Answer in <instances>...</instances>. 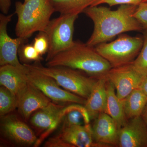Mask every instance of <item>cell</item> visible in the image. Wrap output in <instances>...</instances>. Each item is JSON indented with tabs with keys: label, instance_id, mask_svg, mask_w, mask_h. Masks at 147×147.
<instances>
[{
	"label": "cell",
	"instance_id": "cell-1",
	"mask_svg": "<svg viewBox=\"0 0 147 147\" xmlns=\"http://www.w3.org/2000/svg\"><path fill=\"white\" fill-rule=\"evenodd\" d=\"M137 6L122 5L115 10L98 5L86 9L83 13L94 24L92 33L86 43L94 47L125 32L143 30L141 24L133 16Z\"/></svg>",
	"mask_w": 147,
	"mask_h": 147
},
{
	"label": "cell",
	"instance_id": "cell-2",
	"mask_svg": "<svg viewBox=\"0 0 147 147\" xmlns=\"http://www.w3.org/2000/svg\"><path fill=\"white\" fill-rule=\"evenodd\" d=\"M46 66L70 67L84 71L96 79L106 76L113 67L95 47L76 41L70 48L46 62Z\"/></svg>",
	"mask_w": 147,
	"mask_h": 147
},
{
	"label": "cell",
	"instance_id": "cell-3",
	"mask_svg": "<svg viewBox=\"0 0 147 147\" xmlns=\"http://www.w3.org/2000/svg\"><path fill=\"white\" fill-rule=\"evenodd\" d=\"M15 9L18 18L15 34L18 37L26 40L36 32H45L55 12L51 0L16 1Z\"/></svg>",
	"mask_w": 147,
	"mask_h": 147
},
{
	"label": "cell",
	"instance_id": "cell-4",
	"mask_svg": "<svg viewBox=\"0 0 147 147\" xmlns=\"http://www.w3.org/2000/svg\"><path fill=\"white\" fill-rule=\"evenodd\" d=\"M32 67L55 79L63 89L87 99L89 96L97 79L88 77L77 69L64 66L47 67L36 62Z\"/></svg>",
	"mask_w": 147,
	"mask_h": 147
},
{
	"label": "cell",
	"instance_id": "cell-5",
	"mask_svg": "<svg viewBox=\"0 0 147 147\" xmlns=\"http://www.w3.org/2000/svg\"><path fill=\"white\" fill-rule=\"evenodd\" d=\"M143 42V38L122 34L115 40L100 43L95 48L112 67H117L132 63L142 50Z\"/></svg>",
	"mask_w": 147,
	"mask_h": 147
},
{
	"label": "cell",
	"instance_id": "cell-6",
	"mask_svg": "<svg viewBox=\"0 0 147 147\" xmlns=\"http://www.w3.org/2000/svg\"><path fill=\"white\" fill-rule=\"evenodd\" d=\"M78 15L61 14L50 20L45 32L49 41L46 62L74 45V23Z\"/></svg>",
	"mask_w": 147,
	"mask_h": 147
},
{
	"label": "cell",
	"instance_id": "cell-7",
	"mask_svg": "<svg viewBox=\"0 0 147 147\" xmlns=\"http://www.w3.org/2000/svg\"><path fill=\"white\" fill-rule=\"evenodd\" d=\"M24 64L28 68L26 74L28 81L53 102L58 104H86V99L62 88L55 79L33 68L29 64Z\"/></svg>",
	"mask_w": 147,
	"mask_h": 147
},
{
	"label": "cell",
	"instance_id": "cell-8",
	"mask_svg": "<svg viewBox=\"0 0 147 147\" xmlns=\"http://www.w3.org/2000/svg\"><path fill=\"white\" fill-rule=\"evenodd\" d=\"M0 127L2 137L13 144L30 146L37 141L32 129L16 115L7 114L1 117Z\"/></svg>",
	"mask_w": 147,
	"mask_h": 147
},
{
	"label": "cell",
	"instance_id": "cell-9",
	"mask_svg": "<svg viewBox=\"0 0 147 147\" xmlns=\"http://www.w3.org/2000/svg\"><path fill=\"white\" fill-rule=\"evenodd\" d=\"M106 77L113 84L117 96L121 100L139 88L146 78L135 69L132 63L112 67Z\"/></svg>",
	"mask_w": 147,
	"mask_h": 147
},
{
	"label": "cell",
	"instance_id": "cell-10",
	"mask_svg": "<svg viewBox=\"0 0 147 147\" xmlns=\"http://www.w3.org/2000/svg\"><path fill=\"white\" fill-rule=\"evenodd\" d=\"M13 15L0 14V66L11 65L22 67L24 64L18 60V50L27 40L18 37L13 38L9 35L7 27Z\"/></svg>",
	"mask_w": 147,
	"mask_h": 147
},
{
	"label": "cell",
	"instance_id": "cell-11",
	"mask_svg": "<svg viewBox=\"0 0 147 147\" xmlns=\"http://www.w3.org/2000/svg\"><path fill=\"white\" fill-rule=\"evenodd\" d=\"M17 96L18 112L26 121L28 120L35 112L44 108L51 102L49 98L28 81Z\"/></svg>",
	"mask_w": 147,
	"mask_h": 147
},
{
	"label": "cell",
	"instance_id": "cell-12",
	"mask_svg": "<svg viewBox=\"0 0 147 147\" xmlns=\"http://www.w3.org/2000/svg\"><path fill=\"white\" fill-rule=\"evenodd\" d=\"M120 147H147V125L142 117L130 119L119 129Z\"/></svg>",
	"mask_w": 147,
	"mask_h": 147
},
{
	"label": "cell",
	"instance_id": "cell-13",
	"mask_svg": "<svg viewBox=\"0 0 147 147\" xmlns=\"http://www.w3.org/2000/svg\"><path fill=\"white\" fill-rule=\"evenodd\" d=\"M95 119L92 127L94 142L107 147L118 146L119 128L114 119L104 112L100 113Z\"/></svg>",
	"mask_w": 147,
	"mask_h": 147
},
{
	"label": "cell",
	"instance_id": "cell-14",
	"mask_svg": "<svg viewBox=\"0 0 147 147\" xmlns=\"http://www.w3.org/2000/svg\"><path fill=\"white\" fill-rule=\"evenodd\" d=\"M58 135L69 147H107L94 142L92 127L88 123L62 128Z\"/></svg>",
	"mask_w": 147,
	"mask_h": 147
},
{
	"label": "cell",
	"instance_id": "cell-15",
	"mask_svg": "<svg viewBox=\"0 0 147 147\" xmlns=\"http://www.w3.org/2000/svg\"><path fill=\"white\" fill-rule=\"evenodd\" d=\"M28 67L24 64L22 67L11 65L0 67V85L18 95L28 84L26 74Z\"/></svg>",
	"mask_w": 147,
	"mask_h": 147
},
{
	"label": "cell",
	"instance_id": "cell-16",
	"mask_svg": "<svg viewBox=\"0 0 147 147\" xmlns=\"http://www.w3.org/2000/svg\"><path fill=\"white\" fill-rule=\"evenodd\" d=\"M107 80L106 76L98 79L86 99L84 108L90 119H95L100 113L105 112L107 100L105 84Z\"/></svg>",
	"mask_w": 147,
	"mask_h": 147
},
{
	"label": "cell",
	"instance_id": "cell-17",
	"mask_svg": "<svg viewBox=\"0 0 147 147\" xmlns=\"http://www.w3.org/2000/svg\"><path fill=\"white\" fill-rule=\"evenodd\" d=\"M64 105L50 102L47 106L35 112L30 117V123L36 130L45 131L49 129L59 117Z\"/></svg>",
	"mask_w": 147,
	"mask_h": 147
},
{
	"label": "cell",
	"instance_id": "cell-18",
	"mask_svg": "<svg viewBox=\"0 0 147 147\" xmlns=\"http://www.w3.org/2000/svg\"><path fill=\"white\" fill-rule=\"evenodd\" d=\"M105 88L107 100L104 113L114 119L120 129L127 121L125 113L123 100H121L118 97L115 87L108 79L105 84Z\"/></svg>",
	"mask_w": 147,
	"mask_h": 147
},
{
	"label": "cell",
	"instance_id": "cell-19",
	"mask_svg": "<svg viewBox=\"0 0 147 147\" xmlns=\"http://www.w3.org/2000/svg\"><path fill=\"white\" fill-rule=\"evenodd\" d=\"M127 119L140 117L147 104V95L139 88L134 90L123 100Z\"/></svg>",
	"mask_w": 147,
	"mask_h": 147
},
{
	"label": "cell",
	"instance_id": "cell-20",
	"mask_svg": "<svg viewBox=\"0 0 147 147\" xmlns=\"http://www.w3.org/2000/svg\"><path fill=\"white\" fill-rule=\"evenodd\" d=\"M55 12L63 14H76L93 6L99 0H51Z\"/></svg>",
	"mask_w": 147,
	"mask_h": 147
},
{
	"label": "cell",
	"instance_id": "cell-21",
	"mask_svg": "<svg viewBox=\"0 0 147 147\" xmlns=\"http://www.w3.org/2000/svg\"><path fill=\"white\" fill-rule=\"evenodd\" d=\"M78 108L74 106L65 107L61 121H62V128L74 126V125H82L88 123L87 122L90 119L88 115H84V113L86 112V110L82 111Z\"/></svg>",
	"mask_w": 147,
	"mask_h": 147
},
{
	"label": "cell",
	"instance_id": "cell-22",
	"mask_svg": "<svg viewBox=\"0 0 147 147\" xmlns=\"http://www.w3.org/2000/svg\"><path fill=\"white\" fill-rule=\"evenodd\" d=\"M17 96L5 87H0V116L9 114L18 107Z\"/></svg>",
	"mask_w": 147,
	"mask_h": 147
},
{
	"label": "cell",
	"instance_id": "cell-23",
	"mask_svg": "<svg viewBox=\"0 0 147 147\" xmlns=\"http://www.w3.org/2000/svg\"><path fill=\"white\" fill-rule=\"evenodd\" d=\"M143 31V46L139 55L132 64L138 72L144 77H147V29Z\"/></svg>",
	"mask_w": 147,
	"mask_h": 147
},
{
	"label": "cell",
	"instance_id": "cell-24",
	"mask_svg": "<svg viewBox=\"0 0 147 147\" xmlns=\"http://www.w3.org/2000/svg\"><path fill=\"white\" fill-rule=\"evenodd\" d=\"M20 58L24 62H40L42 60L41 56L32 44H22L18 50Z\"/></svg>",
	"mask_w": 147,
	"mask_h": 147
},
{
	"label": "cell",
	"instance_id": "cell-25",
	"mask_svg": "<svg viewBox=\"0 0 147 147\" xmlns=\"http://www.w3.org/2000/svg\"><path fill=\"white\" fill-rule=\"evenodd\" d=\"M32 45L41 56L47 54L49 49V41L45 32H39V34L35 38Z\"/></svg>",
	"mask_w": 147,
	"mask_h": 147
},
{
	"label": "cell",
	"instance_id": "cell-26",
	"mask_svg": "<svg viewBox=\"0 0 147 147\" xmlns=\"http://www.w3.org/2000/svg\"><path fill=\"white\" fill-rule=\"evenodd\" d=\"M133 16L141 24L143 30L147 29V2L140 3L137 6Z\"/></svg>",
	"mask_w": 147,
	"mask_h": 147
},
{
	"label": "cell",
	"instance_id": "cell-27",
	"mask_svg": "<svg viewBox=\"0 0 147 147\" xmlns=\"http://www.w3.org/2000/svg\"><path fill=\"white\" fill-rule=\"evenodd\" d=\"M142 0H99L94 6H98L102 4H106L110 6L122 5H130L138 6L142 3Z\"/></svg>",
	"mask_w": 147,
	"mask_h": 147
},
{
	"label": "cell",
	"instance_id": "cell-28",
	"mask_svg": "<svg viewBox=\"0 0 147 147\" xmlns=\"http://www.w3.org/2000/svg\"><path fill=\"white\" fill-rule=\"evenodd\" d=\"M44 146L47 147H69L58 135L48 139Z\"/></svg>",
	"mask_w": 147,
	"mask_h": 147
},
{
	"label": "cell",
	"instance_id": "cell-29",
	"mask_svg": "<svg viewBox=\"0 0 147 147\" xmlns=\"http://www.w3.org/2000/svg\"><path fill=\"white\" fill-rule=\"evenodd\" d=\"M11 5V0H0V9L2 13L8 14Z\"/></svg>",
	"mask_w": 147,
	"mask_h": 147
},
{
	"label": "cell",
	"instance_id": "cell-30",
	"mask_svg": "<svg viewBox=\"0 0 147 147\" xmlns=\"http://www.w3.org/2000/svg\"><path fill=\"white\" fill-rule=\"evenodd\" d=\"M139 88L147 95V77L145 78Z\"/></svg>",
	"mask_w": 147,
	"mask_h": 147
},
{
	"label": "cell",
	"instance_id": "cell-31",
	"mask_svg": "<svg viewBox=\"0 0 147 147\" xmlns=\"http://www.w3.org/2000/svg\"><path fill=\"white\" fill-rule=\"evenodd\" d=\"M141 117L147 125V104L142 113Z\"/></svg>",
	"mask_w": 147,
	"mask_h": 147
},
{
	"label": "cell",
	"instance_id": "cell-32",
	"mask_svg": "<svg viewBox=\"0 0 147 147\" xmlns=\"http://www.w3.org/2000/svg\"><path fill=\"white\" fill-rule=\"evenodd\" d=\"M147 2V0H142V3Z\"/></svg>",
	"mask_w": 147,
	"mask_h": 147
},
{
	"label": "cell",
	"instance_id": "cell-33",
	"mask_svg": "<svg viewBox=\"0 0 147 147\" xmlns=\"http://www.w3.org/2000/svg\"><path fill=\"white\" fill-rule=\"evenodd\" d=\"M29 1V0H24V2L27 1Z\"/></svg>",
	"mask_w": 147,
	"mask_h": 147
}]
</instances>
